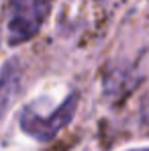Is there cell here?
Returning a JSON list of instances; mask_svg holds the SVG:
<instances>
[{
	"mask_svg": "<svg viewBox=\"0 0 149 151\" xmlns=\"http://www.w3.org/2000/svg\"><path fill=\"white\" fill-rule=\"evenodd\" d=\"M51 0H10L8 2V39L12 45H21L33 39L43 21L47 19Z\"/></svg>",
	"mask_w": 149,
	"mask_h": 151,
	"instance_id": "1",
	"label": "cell"
},
{
	"mask_svg": "<svg viewBox=\"0 0 149 151\" xmlns=\"http://www.w3.org/2000/svg\"><path fill=\"white\" fill-rule=\"evenodd\" d=\"M76 108H78V96L76 94H70L49 114H37L35 110L27 108L21 116V127L27 135L35 137L37 141H49L74 119Z\"/></svg>",
	"mask_w": 149,
	"mask_h": 151,
	"instance_id": "2",
	"label": "cell"
},
{
	"mask_svg": "<svg viewBox=\"0 0 149 151\" xmlns=\"http://www.w3.org/2000/svg\"><path fill=\"white\" fill-rule=\"evenodd\" d=\"M135 151H149V149H135Z\"/></svg>",
	"mask_w": 149,
	"mask_h": 151,
	"instance_id": "3",
	"label": "cell"
}]
</instances>
